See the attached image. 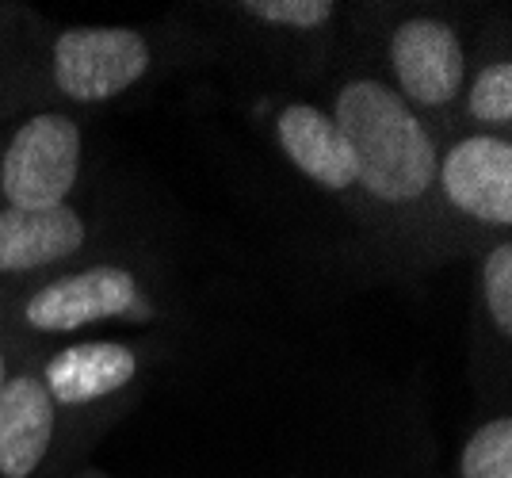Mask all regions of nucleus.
<instances>
[{"instance_id":"nucleus-1","label":"nucleus","mask_w":512,"mask_h":478,"mask_svg":"<svg viewBox=\"0 0 512 478\" xmlns=\"http://www.w3.org/2000/svg\"><path fill=\"white\" fill-rule=\"evenodd\" d=\"M329 115L348 138L356 157V184L371 199L386 207H409L432 192L440 150L421 111L409 108L398 88L375 77H356L341 85L337 108Z\"/></svg>"},{"instance_id":"nucleus-2","label":"nucleus","mask_w":512,"mask_h":478,"mask_svg":"<svg viewBox=\"0 0 512 478\" xmlns=\"http://www.w3.org/2000/svg\"><path fill=\"white\" fill-rule=\"evenodd\" d=\"M85 134L62 111H39L8 138L0 157L4 207L46 211L62 207L81 180Z\"/></svg>"},{"instance_id":"nucleus-3","label":"nucleus","mask_w":512,"mask_h":478,"mask_svg":"<svg viewBox=\"0 0 512 478\" xmlns=\"http://www.w3.org/2000/svg\"><path fill=\"white\" fill-rule=\"evenodd\" d=\"M153 66V46L134 27H69L54 39V88L73 104H104L134 88Z\"/></svg>"},{"instance_id":"nucleus-4","label":"nucleus","mask_w":512,"mask_h":478,"mask_svg":"<svg viewBox=\"0 0 512 478\" xmlns=\"http://www.w3.org/2000/svg\"><path fill=\"white\" fill-rule=\"evenodd\" d=\"M390 69L398 77V96L409 108L440 111L448 108L459 96V88L467 81V50L459 31L444 20L432 16H417L394 27L390 43Z\"/></svg>"},{"instance_id":"nucleus-5","label":"nucleus","mask_w":512,"mask_h":478,"mask_svg":"<svg viewBox=\"0 0 512 478\" xmlns=\"http://www.w3.org/2000/svg\"><path fill=\"white\" fill-rule=\"evenodd\" d=\"M138 280L119 264H92L43 283L23 303V326L35 333H69V329L96 326L123 318L138 306Z\"/></svg>"},{"instance_id":"nucleus-6","label":"nucleus","mask_w":512,"mask_h":478,"mask_svg":"<svg viewBox=\"0 0 512 478\" xmlns=\"http://www.w3.org/2000/svg\"><path fill=\"white\" fill-rule=\"evenodd\" d=\"M436 184L459 215L482 226L512 222V142L505 134L459 138L436 165Z\"/></svg>"},{"instance_id":"nucleus-7","label":"nucleus","mask_w":512,"mask_h":478,"mask_svg":"<svg viewBox=\"0 0 512 478\" xmlns=\"http://www.w3.org/2000/svg\"><path fill=\"white\" fill-rule=\"evenodd\" d=\"M58 429V406L43 379L16 371L0 383V478H31Z\"/></svg>"},{"instance_id":"nucleus-8","label":"nucleus","mask_w":512,"mask_h":478,"mask_svg":"<svg viewBox=\"0 0 512 478\" xmlns=\"http://www.w3.org/2000/svg\"><path fill=\"white\" fill-rule=\"evenodd\" d=\"M276 142L287 161L325 192L356 188V157L333 115L318 104H287L276 115Z\"/></svg>"},{"instance_id":"nucleus-9","label":"nucleus","mask_w":512,"mask_h":478,"mask_svg":"<svg viewBox=\"0 0 512 478\" xmlns=\"http://www.w3.org/2000/svg\"><path fill=\"white\" fill-rule=\"evenodd\" d=\"M88 241L85 218L69 203L46 211L0 207V276H20L77 257Z\"/></svg>"},{"instance_id":"nucleus-10","label":"nucleus","mask_w":512,"mask_h":478,"mask_svg":"<svg viewBox=\"0 0 512 478\" xmlns=\"http://www.w3.org/2000/svg\"><path fill=\"white\" fill-rule=\"evenodd\" d=\"M134 375H138V356L130 345L81 341V345L54 352L39 379H43L46 394L54 398V406L77 410V406H92L107 394L123 391Z\"/></svg>"},{"instance_id":"nucleus-11","label":"nucleus","mask_w":512,"mask_h":478,"mask_svg":"<svg viewBox=\"0 0 512 478\" xmlns=\"http://www.w3.org/2000/svg\"><path fill=\"white\" fill-rule=\"evenodd\" d=\"M459 478H512V417H493L470 433Z\"/></svg>"},{"instance_id":"nucleus-12","label":"nucleus","mask_w":512,"mask_h":478,"mask_svg":"<svg viewBox=\"0 0 512 478\" xmlns=\"http://www.w3.org/2000/svg\"><path fill=\"white\" fill-rule=\"evenodd\" d=\"M467 111L482 127H509L512 123V66L493 62L482 66L467 92Z\"/></svg>"},{"instance_id":"nucleus-13","label":"nucleus","mask_w":512,"mask_h":478,"mask_svg":"<svg viewBox=\"0 0 512 478\" xmlns=\"http://www.w3.org/2000/svg\"><path fill=\"white\" fill-rule=\"evenodd\" d=\"M237 12L253 16L272 27H291V31H318L337 16L333 0H245Z\"/></svg>"},{"instance_id":"nucleus-14","label":"nucleus","mask_w":512,"mask_h":478,"mask_svg":"<svg viewBox=\"0 0 512 478\" xmlns=\"http://www.w3.org/2000/svg\"><path fill=\"white\" fill-rule=\"evenodd\" d=\"M482 303L501 337L512 333V245L497 241L482 257Z\"/></svg>"},{"instance_id":"nucleus-15","label":"nucleus","mask_w":512,"mask_h":478,"mask_svg":"<svg viewBox=\"0 0 512 478\" xmlns=\"http://www.w3.org/2000/svg\"><path fill=\"white\" fill-rule=\"evenodd\" d=\"M8 379V356H4V348H0V383Z\"/></svg>"}]
</instances>
